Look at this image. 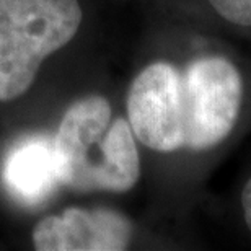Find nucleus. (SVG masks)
Wrapping results in <instances>:
<instances>
[{
  "label": "nucleus",
  "mask_w": 251,
  "mask_h": 251,
  "mask_svg": "<svg viewBox=\"0 0 251 251\" xmlns=\"http://www.w3.org/2000/svg\"><path fill=\"white\" fill-rule=\"evenodd\" d=\"M61 181L82 191L130 189L139 179L140 162L130 124L111 121L101 97L80 100L65 113L54 139Z\"/></svg>",
  "instance_id": "nucleus-1"
},
{
  "label": "nucleus",
  "mask_w": 251,
  "mask_h": 251,
  "mask_svg": "<svg viewBox=\"0 0 251 251\" xmlns=\"http://www.w3.org/2000/svg\"><path fill=\"white\" fill-rule=\"evenodd\" d=\"M80 22L78 0H0V100L26 92L44 59L74 38Z\"/></svg>",
  "instance_id": "nucleus-2"
},
{
  "label": "nucleus",
  "mask_w": 251,
  "mask_h": 251,
  "mask_svg": "<svg viewBox=\"0 0 251 251\" xmlns=\"http://www.w3.org/2000/svg\"><path fill=\"white\" fill-rule=\"evenodd\" d=\"M242 78L224 57H204L179 72L184 147L205 150L227 137L238 116Z\"/></svg>",
  "instance_id": "nucleus-3"
},
{
  "label": "nucleus",
  "mask_w": 251,
  "mask_h": 251,
  "mask_svg": "<svg viewBox=\"0 0 251 251\" xmlns=\"http://www.w3.org/2000/svg\"><path fill=\"white\" fill-rule=\"evenodd\" d=\"M129 124L140 142L158 152L184 147L179 70L157 62L132 82L127 97Z\"/></svg>",
  "instance_id": "nucleus-4"
},
{
  "label": "nucleus",
  "mask_w": 251,
  "mask_h": 251,
  "mask_svg": "<svg viewBox=\"0 0 251 251\" xmlns=\"http://www.w3.org/2000/svg\"><path fill=\"white\" fill-rule=\"evenodd\" d=\"M130 240V224L106 209H67L61 217L41 220L33 232L39 251H119Z\"/></svg>",
  "instance_id": "nucleus-5"
},
{
  "label": "nucleus",
  "mask_w": 251,
  "mask_h": 251,
  "mask_svg": "<svg viewBox=\"0 0 251 251\" xmlns=\"http://www.w3.org/2000/svg\"><path fill=\"white\" fill-rule=\"evenodd\" d=\"M3 183L20 202H43L61 183L54 140L29 137L15 145L3 165Z\"/></svg>",
  "instance_id": "nucleus-6"
},
{
  "label": "nucleus",
  "mask_w": 251,
  "mask_h": 251,
  "mask_svg": "<svg viewBox=\"0 0 251 251\" xmlns=\"http://www.w3.org/2000/svg\"><path fill=\"white\" fill-rule=\"evenodd\" d=\"M225 20L243 26H251V0H209Z\"/></svg>",
  "instance_id": "nucleus-7"
},
{
  "label": "nucleus",
  "mask_w": 251,
  "mask_h": 251,
  "mask_svg": "<svg viewBox=\"0 0 251 251\" xmlns=\"http://www.w3.org/2000/svg\"><path fill=\"white\" fill-rule=\"evenodd\" d=\"M242 205H243V214L247 225L251 230V178L248 179V183L245 184L243 193H242Z\"/></svg>",
  "instance_id": "nucleus-8"
}]
</instances>
